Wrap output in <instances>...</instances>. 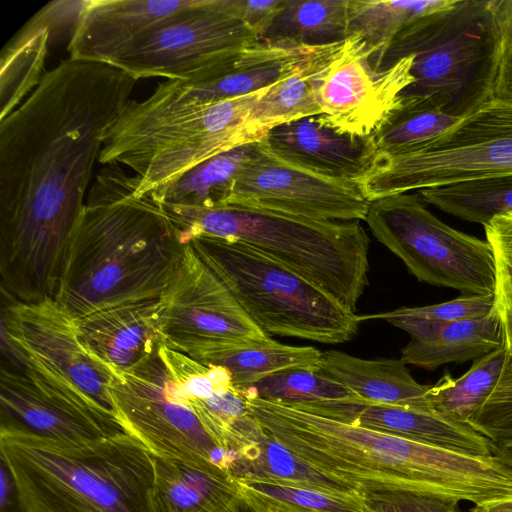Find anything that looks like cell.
Masks as SVG:
<instances>
[{
    "label": "cell",
    "instance_id": "cell-39",
    "mask_svg": "<svg viewBox=\"0 0 512 512\" xmlns=\"http://www.w3.org/2000/svg\"><path fill=\"white\" fill-rule=\"evenodd\" d=\"M467 426L491 441L495 448L512 441V352L510 350L497 384Z\"/></svg>",
    "mask_w": 512,
    "mask_h": 512
},
{
    "label": "cell",
    "instance_id": "cell-45",
    "mask_svg": "<svg viewBox=\"0 0 512 512\" xmlns=\"http://www.w3.org/2000/svg\"><path fill=\"white\" fill-rule=\"evenodd\" d=\"M492 6L504 42L512 45V0H492Z\"/></svg>",
    "mask_w": 512,
    "mask_h": 512
},
{
    "label": "cell",
    "instance_id": "cell-44",
    "mask_svg": "<svg viewBox=\"0 0 512 512\" xmlns=\"http://www.w3.org/2000/svg\"><path fill=\"white\" fill-rule=\"evenodd\" d=\"M16 508L20 511L15 483L7 464L0 458V512H16Z\"/></svg>",
    "mask_w": 512,
    "mask_h": 512
},
{
    "label": "cell",
    "instance_id": "cell-33",
    "mask_svg": "<svg viewBox=\"0 0 512 512\" xmlns=\"http://www.w3.org/2000/svg\"><path fill=\"white\" fill-rule=\"evenodd\" d=\"M236 389L246 399H261L286 406L362 400L349 388L322 374L318 368L283 370Z\"/></svg>",
    "mask_w": 512,
    "mask_h": 512
},
{
    "label": "cell",
    "instance_id": "cell-7",
    "mask_svg": "<svg viewBox=\"0 0 512 512\" xmlns=\"http://www.w3.org/2000/svg\"><path fill=\"white\" fill-rule=\"evenodd\" d=\"M189 244L266 334L340 344L358 332L355 312L253 247L208 235Z\"/></svg>",
    "mask_w": 512,
    "mask_h": 512
},
{
    "label": "cell",
    "instance_id": "cell-18",
    "mask_svg": "<svg viewBox=\"0 0 512 512\" xmlns=\"http://www.w3.org/2000/svg\"><path fill=\"white\" fill-rule=\"evenodd\" d=\"M352 426L463 453L491 456L495 446L465 424L433 411L374 404L364 400L290 406Z\"/></svg>",
    "mask_w": 512,
    "mask_h": 512
},
{
    "label": "cell",
    "instance_id": "cell-16",
    "mask_svg": "<svg viewBox=\"0 0 512 512\" xmlns=\"http://www.w3.org/2000/svg\"><path fill=\"white\" fill-rule=\"evenodd\" d=\"M315 49L259 40L224 74L202 82L165 81L138 104L145 109L167 110L252 94L303 70Z\"/></svg>",
    "mask_w": 512,
    "mask_h": 512
},
{
    "label": "cell",
    "instance_id": "cell-46",
    "mask_svg": "<svg viewBox=\"0 0 512 512\" xmlns=\"http://www.w3.org/2000/svg\"><path fill=\"white\" fill-rule=\"evenodd\" d=\"M224 512H267L242 491Z\"/></svg>",
    "mask_w": 512,
    "mask_h": 512
},
{
    "label": "cell",
    "instance_id": "cell-27",
    "mask_svg": "<svg viewBox=\"0 0 512 512\" xmlns=\"http://www.w3.org/2000/svg\"><path fill=\"white\" fill-rule=\"evenodd\" d=\"M259 146L260 141L249 142L219 153L148 194L162 205L207 209L224 206L236 179Z\"/></svg>",
    "mask_w": 512,
    "mask_h": 512
},
{
    "label": "cell",
    "instance_id": "cell-37",
    "mask_svg": "<svg viewBox=\"0 0 512 512\" xmlns=\"http://www.w3.org/2000/svg\"><path fill=\"white\" fill-rule=\"evenodd\" d=\"M495 265V309L505 347L512 352V214L494 217L485 226Z\"/></svg>",
    "mask_w": 512,
    "mask_h": 512
},
{
    "label": "cell",
    "instance_id": "cell-21",
    "mask_svg": "<svg viewBox=\"0 0 512 512\" xmlns=\"http://www.w3.org/2000/svg\"><path fill=\"white\" fill-rule=\"evenodd\" d=\"M411 336L401 350V360L428 371L449 363L476 360L504 345L500 317L494 309L481 318L441 324L433 321L397 318L387 320Z\"/></svg>",
    "mask_w": 512,
    "mask_h": 512
},
{
    "label": "cell",
    "instance_id": "cell-41",
    "mask_svg": "<svg viewBox=\"0 0 512 512\" xmlns=\"http://www.w3.org/2000/svg\"><path fill=\"white\" fill-rule=\"evenodd\" d=\"M358 490L369 512H460L457 501L412 490L391 486Z\"/></svg>",
    "mask_w": 512,
    "mask_h": 512
},
{
    "label": "cell",
    "instance_id": "cell-49",
    "mask_svg": "<svg viewBox=\"0 0 512 512\" xmlns=\"http://www.w3.org/2000/svg\"><path fill=\"white\" fill-rule=\"evenodd\" d=\"M470 512H499V511H495L485 505H482V506H474Z\"/></svg>",
    "mask_w": 512,
    "mask_h": 512
},
{
    "label": "cell",
    "instance_id": "cell-25",
    "mask_svg": "<svg viewBox=\"0 0 512 512\" xmlns=\"http://www.w3.org/2000/svg\"><path fill=\"white\" fill-rule=\"evenodd\" d=\"M249 442L230 456L228 470L237 481H266L359 496L358 487L329 475L268 434L257 421Z\"/></svg>",
    "mask_w": 512,
    "mask_h": 512
},
{
    "label": "cell",
    "instance_id": "cell-12",
    "mask_svg": "<svg viewBox=\"0 0 512 512\" xmlns=\"http://www.w3.org/2000/svg\"><path fill=\"white\" fill-rule=\"evenodd\" d=\"M111 369L109 392L119 420L153 456L228 469L227 452L177 395L159 347L129 369Z\"/></svg>",
    "mask_w": 512,
    "mask_h": 512
},
{
    "label": "cell",
    "instance_id": "cell-43",
    "mask_svg": "<svg viewBox=\"0 0 512 512\" xmlns=\"http://www.w3.org/2000/svg\"><path fill=\"white\" fill-rule=\"evenodd\" d=\"M494 99L512 105V45L506 42L496 78Z\"/></svg>",
    "mask_w": 512,
    "mask_h": 512
},
{
    "label": "cell",
    "instance_id": "cell-28",
    "mask_svg": "<svg viewBox=\"0 0 512 512\" xmlns=\"http://www.w3.org/2000/svg\"><path fill=\"white\" fill-rule=\"evenodd\" d=\"M349 0H284L259 40L318 47L348 37Z\"/></svg>",
    "mask_w": 512,
    "mask_h": 512
},
{
    "label": "cell",
    "instance_id": "cell-17",
    "mask_svg": "<svg viewBox=\"0 0 512 512\" xmlns=\"http://www.w3.org/2000/svg\"><path fill=\"white\" fill-rule=\"evenodd\" d=\"M316 116L274 127L261 140L264 147L290 165L327 178L359 183L380 159L373 136L341 133L321 124Z\"/></svg>",
    "mask_w": 512,
    "mask_h": 512
},
{
    "label": "cell",
    "instance_id": "cell-3",
    "mask_svg": "<svg viewBox=\"0 0 512 512\" xmlns=\"http://www.w3.org/2000/svg\"><path fill=\"white\" fill-rule=\"evenodd\" d=\"M263 429L319 470L359 488L391 486L474 506L512 496V468L480 456L247 399Z\"/></svg>",
    "mask_w": 512,
    "mask_h": 512
},
{
    "label": "cell",
    "instance_id": "cell-47",
    "mask_svg": "<svg viewBox=\"0 0 512 512\" xmlns=\"http://www.w3.org/2000/svg\"><path fill=\"white\" fill-rule=\"evenodd\" d=\"M495 455L499 456L512 468V441L496 447Z\"/></svg>",
    "mask_w": 512,
    "mask_h": 512
},
{
    "label": "cell",
    "instance_id": "cell-1",
    "mask_svg": "<svg viewBox=\"0 0 512 512\" xmlns=\"http://www.w3.org/2000/svg\"><path fill=\"white\" fill-rule=\"evenodd\" d=\"M138 80L68 58L0 120V286L9 302L56 294L104 138Z\"/></svg>",
    "mask_w": 512,
    "mask_h": 512
},
{
    "label": "cell",
    "instance_id": "cell-15",
    "mask_svg": "<svg viewBox=\"0 0 512 512\" xmlns=\"http://www.w3.org/2000/svg\"><path fill=\"white\" fill-rule=\"evenodd\" d=\"M370 201L358 182L327 178L273 156L260 141L226 205L318 221L365 220Z\"/></svg>",
    "mask_w": 512,
    "mask_h": 512
},
{
    "label": "cell",
    "instance_id": "cell-29",
    "mask_svg": "<svg viewBox=\"0 0 512 512\" xmlns=\"http://www.w3.org/2000/svg\"><path fill=\"white\" fill-rule=\"evenodd\" d=\"M507 353L503 345L474 360L458 378L445 373L427 392L431 408L467 425L497 384Z\"/></svg>",
    "mask_w": 512,
    "mask_h": 512
},
{
    "label": "cell",
    "instance_id": "cell-8",
    "mask_svg": "<svg viewBox=\"0 0 512 512\" xmlns=\"http://www.w3.org/2000/svg\"><path fill=\"white\" fill-rule=\"evenodd\" d=\"M2 336L44 395L109 436L126 432L109 392L111 367L85 348L75 319L53 298L6 302Z\"/></svg>",
    "mask_w": 512,
    "mask_h": 512
},
{
    "label": "cell",
    "instance_id": "cell-11",
    "mask_svg": "<svg viewBox=\"0 0 512 512\" xmlns=\"http://www.w3.org/2000/svg\"><path fill=\"white\" fill-rule=\"evenodd\" d=\"M258 41L222 0H193L148 28L109 65L136 80L202 82L227 72Z\"/></svg>",
    "mask_w": 512,
    "mask_h": 512
},
{
    "label": "cell",
    "instance_id": "cell-31",
    "mask_svg": "<svg viewBox=\"0 0 512 512\" xmlns=\"http://www.w3.org/2000/svg\"><path fill=\"white\" fill-rule=\"evenodd\" d=\"M52 34L49 28H22L3 49L0 62V120L17 108L43 75Z\"/></svg>",
    "mask_w": 512,
    "mask_h": 512
},
{
    "label": "cell",
    "instance_id": "cell-9",
    "mask_svg": "<svg viewBox=\"0 0 512 512\" xmlns=\"http://www.w3.org/2000/svg\"><path fill=\"white\" fill-rule=\"evenodd\" d=\"M512 174V105L493 99L417 149L381 157L360 182L369 201Z\"/></svg>",
    "mask_w": 512,
    "mask_h": 512
},
{
    "label": "cell",
    "instance_id": "cell-23",
    "mask_svg": "<svg viewBox=\"0 0 512 512\" xmlns=\"http://www.w3.org/2000/svg\"><path fill=\"white\" fill-rule=\"evenodd\" d=\"M318 370L364 401L433 411L427 399L430 385L418 383L401 359L370 360L327 350L322 352Z\"/></svg>",
    "mask_w": 512,
    "mask_h": 512
},
{
    "label": "cell",
    "instance_id": "cell-35",
    "mask_svg": "<svg viewBox=\"0 0 512 512\" xmlns=\"http://www.w3.org/2000/svg\"><path fill=\"white\" fill-rule=\"evenodd\" d=\"M462 118L423 104H395L372 134L381 157L409 153L437 138Z\"/></svg>",
    "mask_w": 512,
    "mask_h": 512
},
{
    "label": "cell",
    "instance_id": "cell-24",
    "mask_svg": "<svg viewBox=\"0 0 512 512\" xmlns=\"http://www.w3.org/2000/svg\"><path fill=\"white\" fill-rule=\"evenodd\" d=\"M155 512H224L241 493L228 469L154 456Z\"/></svg>",
    "mask_w": 512,
    "mask_h": 512
},
{
    "label": "cell",
    "instance_id": "cell-22",
    "mask_svg": "<svg viewBox=\"0 0 512 512\" xmlns=\"http://www.w3.org/2000/svg\"><path fill=\"white\" fill-rule=\"evenodd\" d=\"M0 432L25 433L70 444L112 437L44 395L21 370L5 365L0 371Z\"/></svg>",
    "mask_w": 512,
    "mask_h": 512
},
{
    "label": "cell",
    "instance_id": "cell-42",
    "mask_svg": "<svg viewBox=\"0 0 512 512\" xmlns=\"http://www.w3.org/2000/svg\"><path fill=\"white\" fill-rule=\"evenodd\" d=\"M284 0H222L226 11L242 21L260 38L280 11Z\"/></svg>",
    "mask_w": 512,
    "mask_h": 512
},
{
    "label": "cell",
    "instance_id": "cell-30",
    "mask_svg": "<svg viewBox=\"0 0 512 512\" xmlns=\"http://www.w3.org/2000/svg\"><path fill=\"white\" fill-rule=\"evenodd\" d=\"M417 192L426 204L483 226L494 217L512 214V174L425 188Z\"/></svg>",
    "mask_w": 512,
    "mask_h": 512
},
{
    "label": "cell",
    "instance_id": "cell-4",
    "mask_svg": "<svg viewBox=\"0 0 512 512\" xmlns=\"http://www.w3.org/2000/svg\"><path fill=\"white\" fill-rule=\"evenodd\" d=\"M21 512H155L154 456L127 432L70 444L0 432Z\"/></svg>",
    "mask_w": 512,
    "mask_h": 512
},
{
    "label": "cell",
    "instance_id": "cell-48",
    "mask_svg": "<svg viewBox=\"0 0 512 512\" xmlns=\"http://www.w3.org/2000/svg\"><path fill=\"white\" fill-rule=\"evenodd\" d=\"M485 506L499 512H512V496L484 504Z\"/></svg>",
    "mask_w": 512,
    "mask_h": 512
},
{
    "label": "cell",
    "instance_id": "cell-38",
    "mask_svg": "<svg viewBox=\"0 0 512 512\" xmlns=\"http://www.w3.org/2000/svg\"><path fill=\"white\" fill-rule=\"evenodd\" d=\"M182 400L226 452L236 424L250 413L247 399L234 385L218 386L203 396Z\"/></svg>",
    "mask_w": 512,
    "mask_h": 512
},
{
    "label": "cell",
    "instance_id": "cell-20",
    "mask_svg": "<svg viewBox=\"0 0 512 512\" xmlns=\"http://www.w3.org/2000/svg\"><path fill=\"white\" fill-rule=\"evenodd\" d=\"M161 299L101 309L75 319L80 341L116 370L129 369L163 343Z\"/></svg>",
    "mask_w": 512,
    "mask_h": 512
},
{
    "label": "cell",
    "instance_id": "cell-19",
    "mask_svg": "<svg viewBox=\"0 0 512 512\" xmlns=\"http://www.w3.org/2000/svg\"><path fill=\"white\" fill-rule=\"evenodd\" d=\"M193 0H88L69 39V58L109 65L139 35Z\"/></svg>",
    "mask_w": 512,
    "mask_h": 512
},
{
    "label": "cell",
    "instance_id": "cell-26",
    "mask_svg": "<svg viewBox=\"0 0 512 512\" xmlns=\"http://www.w3.org/2000/svg\"><path fill=\"white\" fill-rule=\"evenodd\" d=\"M202 363L223 366L241 387L291 368H318L322 352L312 346L262 342L207 345L182 352Z\"/></svg>",
    "mask_w": 512,
    "mask_h": 512
},
{
    "label": "cell",
    "instance_id": "cell-32",
    "mask_svg": "<svg viewBox=\"0 0 512 512\" xmlns=\"http://www.w3.org/2000/svg\"><path fill=\"white\" fill-rule=\"evenodd\" d=\"M448 0L375 1L349 0L348 36L357 35L378 56L409 24L433 12Z\"/></svg>",
    "mask_w": 512,
    "mask_h": 512
},
{
    "label": "cell",
    "instance_id": "cell-10",
    "mask_svg": "<svg viewBox=\"0 0 512 512\" xmlns=\"http://www.w3.org/2000/svg\"><path fill=\"white\" fill-rule=\"evenodd\" d=\"M364 221L419 281L453 288L462 295H494L490 244L442 222L426 208L418 192L370 201Z\"/></svg>",
    "mask_w": 512,
    "mask_h": 512
},
{
    "label": "cell",
    "instance_id": "cell-34",
    "mask_svg": "<svg viewBox=\"0 0 512 512\" xmlns=\"http://www.w3.org/2000/svg\"><path fill=\"white\" fill-rule=\"evenodd\" d=\"M310 61L303 70L273 84L260 97L245 125L249 134L261 141L274 127L321 114L310 79Z\"/></svg>",
    "mask_w": 512,
    "mask_h": 512
},
{
    "label": "cell",
    "instance_id": "cell-36",
    "mask_svg": "<svg viewBox=\"0 0 512 512\" xmlns=\"http://www.w3.org/2000/svg\"><path fill=\"white\" fill-rule=\"evenodd\" d=\"M241 491L267 512H369L360 496L266 481H238Z\"/></svg>",
    "mask_w": 512,
    "mask_h": 512
},
{
    "label": "cell",
    "instance_id": "cell-2",
    "mask_svg": "<svg viewBox=\"0 0 512 512\" xmlns=\"http://www.w3.org/2000/svg\"><path fill=\"white\" fill-rule=\"evenodd\" d=\"M96 175L71 233L54 300L74 319L160 299L187 245L164 206L117 163Z\"/></svg>",
    "mask_w": 512,
    "mask_h": 512
},
{
    "label": "cell",
    "instance_id": "cell-5",
    "mask_svg": "<svg viewBox=\"0 0 512 512\" xmlns=\"http://www.w3.org/2000/svg\"><path fill=\"white\" fill-rule=\"evenodd\" d=\"M503 47L492 0H448L405 27L370 63L384 71L412 57L414 80L395 104L464 118L494 99Z\"/></svg>",
    "mask_w": 512,
    "mask_h": 512
},
{
    "label": "cell",
    "instance_id": "cell-13",
    "mask_svg": "<svg viewBox=\"0 0 512 512\" xmlns=\"http://www.w3.org/2000/svg\"><path fill=\"white\" fill-rule=\"evenodd\" d=\"M371 55L357 35L316 48L309 70L321 108L316 118L321 124L345 134L370 136L413 82L412 57L375 71Z\"/></svg>",
    "mask_w": 512,
    "mask_h": 512
},
{
    "label": "cell",
    "instance_id": "cell-14",
    "mask_svg": "<svg viewBox=\"0 0 512 512\" xmlns=\"http://www.w3.org/2000/svg\"><path fill=\"white\" fill-rule=\"evenodd\" d=\"M160 299L163 343L174 350L271 339L190 244Z\"/></svg>",
    "mask_w": 512,
    "mask_h": 512
},
{
    "label": "cell",
    "instance_id": "cell-40",
    "mask_svg": "<svg viewBox=\"0 0 512 512\" xmlns=\"http://www.w3.org/2000/svg\"><path fill=\"white\" fill-rule=\"evenodd\" d=\"M494 309V295L466 294L433 305L401 307L376 314L358 315V320L362 322L366 320L387 321L389 319L411 318L446 324L464 319L485 317Z\"/></svg>",
    "mask_w": 512,
    "mask_h": 512
},
{
    "label": "cell",
    "instance_id": "cell-6",
    "mask_svg": "<svg viewBox=\"0 0 512 512\" xmlns=\"http://www.w3.org/2000/svg\"><path fill=\"white\" fill-rule=\"evenodd\" d=\"M163 206L184 245L199 235L243 242L356 311L369 271L370 239L360 221H318L235 205Z\"/></svg>",
    "mask_w": 512,
    "mask_h": 512
}]
</instances>
